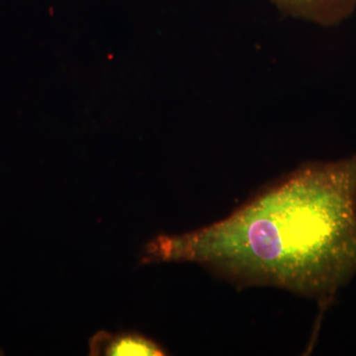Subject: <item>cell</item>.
Returning <instances> with one entry per match:
<instances>
[{
    "label": "cell",
    "instance_id": "6da1fadb",
    "mask_svg": "<svg viewBox=\"0 0 356 356\" xmlns=\"http://www.w3.org/2000/svg\"><path fill=\"white\" fill-rule=\"evenodd\" d=\"M140 264L189 262L236 286H270L325 310L356 273V154L305 163L207 226L159 235Z\"/></svg>",
    "mask_w": 356,
    "mask_h": 356
},
{
    "label": "cell",
    "instance_id": "7a4b0ae2",
    "mask_svg": "<svg viewBox=\"0 0 356 356\" xmlns=\"http://www.w3.org/2000/svg\"><path fill=\"white\" fill-rule=\"evenodd\" d=\"M166 350L151 337L136 332H96L89 339V355L156 356Z\"/></svg>",
    "mask_w": 356,
    "mask_h": 356
},
{
    "label": "cell",
    "instance_id": "3957f363",
    "mask_svg": "<svg viewBox=\"0 0 356 356\" xmlns=\"http://www.w3.org/2000/svg\"><path fill=\"white\" fill-rule=\"evenodd\" d=\"M283 13L317 23L334 26L350 17L356 0H271Z\"/></svg>",
    "mask_w": 356,
    "mask_h": 356
}]
</instances>
